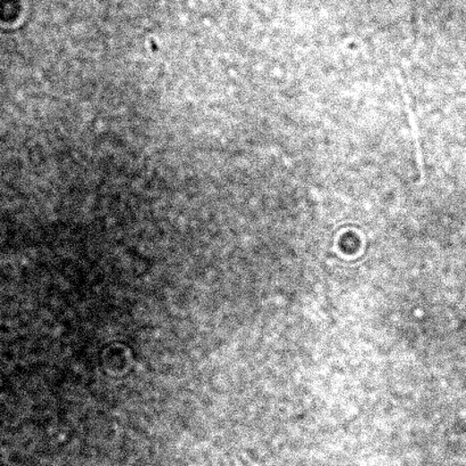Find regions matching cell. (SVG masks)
Instances as JSON below:
<instances>
[{"instance_id": "1", "label": "cell", "mask_w": 466, "mask_h": 466, "mask_svg": "<svg viewBox=\"0 0 466 466\" xmlns=\"http://www.w3.org/2000/svg\"><path fill=\"white\" fill-rule=\"evenodd\" d=\"M396 76L399 81V85L402 86V91L403 94V97H405V103L407 106V114L410 115V123H411V131H413V136L416 145V152H418V160H419V170H421V177L423 181V161H422V152L421 148H419V131H418V124H416L415 122V116L413 114V112L411 110V104L409 99V95L406 93V87L403 85L402 78L401 77V74H399L398 71H396Z\"/></svg>"}]
</instances>
